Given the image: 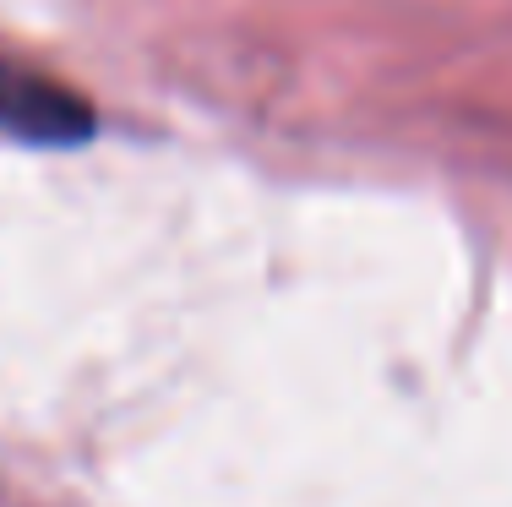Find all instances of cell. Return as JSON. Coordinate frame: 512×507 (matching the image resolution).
Instances as JSON below:
<instances>
[{"mask_svg": "<svg viewBox=\"0 0 512 507\" xmlns=\"http://www.w3.org/2000/svg\"><path fill=\"white\" fill-rule=\"evenodd\" d=\"M93 131H99V115L77 88L0 55V137L28 142V148H82Z\"/></svg>", "mask_w": 512, "mask_h": 507, "instance_id": "obj_1", "label": "cell"}]
</instances>
